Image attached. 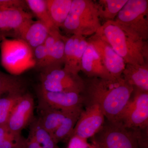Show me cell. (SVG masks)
<instances>
[{
  "mask_svg": "<svg viewBox=\"0 0 148 148\" xmlns=\"http://www.w3.org/2000/svg\"><path fill=\"white\" fill-rule=\"evenodd\" d=\"M0 8L19 9L26 11L29 9L25 0H0Z\"/></svg>",
  "mask_w": 148,
  "mask_h": 148,
  "instance_id": "obj_29",
  "label": "cell"
},
{
  "mask_svg": "<svg viewBox=\"0 0 148 148\" xmlns=\"http://www.w3.org/2000/svg\"><path fill=\"white\" fill-rule=\"evenodd\" d=\"M25 85L24 81L18 75L0 71V98L10 93L24 92Z\"/></svg>",
  "mask_w": 148,
  "mask_h": 148,
  "instance_id": "obj_23",
  "label": "cell"
},
{
  "mask_svg": "<svg viewBox=\"0 0 148 148\" xmlns=\"http://www.w3.org/2000/svg\"><path fill=\"white\" fill-rule=\"evenodd\" d=\"M51 18L56 28L60 29L68 16L73 0H47Z\"/></svg>",
  "mask_w": 148,
  "mask_h": 148,
  "instance_id": "obj_21",
  "label": "cell"
},
{
  "mask_svg": "<svg viewBox=\"0 0 148 148\" xmlns=\"http://www.w3.org/2000/svg\"><path fill=\"white\" fill-rule=\"evenodd\" d=\"M38 119L43 127L51 135L58 128L65 118L72 112H65L49 107L38 101Z\"/></svg>",
  "mask_w": 148,
  "mask_h": 148,
  "instance_id": "obj_18",
  "label": "cell"
},
{
  "mask_svg": "<svg viewBox=\"0 0 148 148\" xmlns=\"http://www.w3.org/2000/svg\"><path fill=\"white\" fill-rule=\"evenodd\" d=\"M122 77L134 88L148 92V65L126 64Z\"/></svg>",
  "mask_w": 148,
  "mask_h": 148,
  "instance_id": "obj_19",
  "label": "cell"
},
{
  "mask_svg": "<svg viewBox=\"0 0 148 148\" xmlns=\"http://www.w3.org/2000/svg\"><path fill=\"white\" fill-rule=\"evenodd\" d=\"M28 8L32 11L38 20L42 22L49 29L50 32L56 29L51 18L47 0H25Z\"/></svg>",
  "mask_w": 148,
  "mask_h": 148,
  "instance_id": "obj_24",
  "label": "cell"
},
{
  "mask_svg": "<svg viewBox=\"0 0 148 148\" xmlns=\"http://www.w3.org/2000/svg\"><path fill=\"white\" fill-rule=\"evenodd\" d=\"M82 110L70 113L65 118L58 128L51 135L56 144L62 141H69L73 135L75 126L81 114Z\"/></svg>",
  "mask_w": 148,
  "mask_h": 148,
  "instance_id": "obj_20",
  "label": "cell"
},
{
  "mask_svg": "<svg viewBox=\"0 0 148 148\" xmlns=\"http://www.w3.org/2000/svg\"><path fill=\"white\" fill-rule=\"evenodd\" d=\"M93 137L101 148H136L134 136L120 123L108 121Z\"/></svg>",
  "mask_w": 148,
  "mask_h": 148,
  "instance_id": "obj_7",
  "label": "cell"
},
{
  "mask_svg": "<svg viewBox=\"0 0 148 148\" xmlns=\"http://www.w3.org/2000/svg\"><path fill=\"white\" fill-rule=\"evenodd\" d=\"M89 104L82 112L72 135L86 140L93 137L105 123V116L99 106L94 103Z\"/></svg>",
  "mask_w": 148,
  "mask_h": 148,
  "instance_id": "obj_11",
  "label": "cell"
},
{
  "mask_svg": "<svg viewBox=\"0 0 148 148\" xmlns=\"http://www.w3.org/2000/svg\"><path fill=\"white\" fill-rule=\"evenodd\" d=\"M66 38L58 31L49 33L44 43L48 53L45 68L62 66L64 64V48Z\"/></svg>",
  "mask_w": 148,
  "mask_h": 148,
  "instance_id": "obj_17",
  "label": "cell"
},
{
  "mask_svg": "<svg viewBox=\"0 0 148 148\" xmlns=\"http://www.w3.org/2000/svg\"><path fill=\"white\" fill-rule=\"evenodd\" d=\"M127 0H100L98 5L100 18L105 21L114 20Z\"/></svg>",
  "mask_w": 148,
  "mask_h": 148,
  "instance_id": "obj_25",
  "label": "cell"
},
{
  "mask_svg": "<svg viewBox=\"0 0 148 148\" xmlns=\"http://www.w3.org/2000/svg\"><path fill=\"white\" fill-rule=\"evenodd\" d=\"M87 40L97 51L109 73L114 77H121L126 64L108 43L96 33Z\"/></svg>",
  "mask_w": 148,
  "mask_h": 148,
  "instance_id": "obj_12",
  "label": "cell"
},
{
  "mask_svg": "<svg viewBox=\"0 0 148 148\" xmlns=\"http://www.w3.org/2000/svg\"><path fill=\"white\" fill-rule=\"evenodd\" d=\"M118 123L127 129L147 127L148 92L137 89L134 98L128 102Z\"/></svg>",
  "mask_w": 148,
  "mask_h": 148,
  "instance_id": "obj_8",
  "label": "cell"
},
{
  "mask_svg": "<svg viewBox=\"0 0 148 148\" xmlns=\"http://www.w3.org/2000/svg\"><path fill=\"white\" fill-rule=\"evenodd\" d=\"M0 45L2 65L11 75H18L36 66L33 51L24 41L5 37Z\"/></svg>",
  "mask_w": 148,
  "mask_h": 148,
  "instance_id": "obj_4",
  "label": "cell"
},
{
  "mask_svg": "<svg viewBox=\"0 0 148 148\" xmlns=\"http://www.w3.org/2000/svg\"><path fill=\"white\" fill-rule=\"evenodd\" d=\"M33 56L36 62L35 67L42 70L46 67L48 53L44 45L37 47L33 50Z\"/></svg>",
  "mask_w": 148,
  "mask_h": 148,
  "instance_id": "obj_28",
  "label": "cell"
},
{
  "mask_svg": "<svg viewBox=\"0 0 148 148\" xmlns=\"http://www.w3.org/2000/svg\"><path fill=\"white\" fill-rule=\"evenodd\" d=\"M24 148H43V147L33 138L29 137L26 140Z\"/></svg>",
  "mask_w": 148,
  "mask_h": 148,
  "instance_id": "obj_31",
  "label": "cell"
},
{
  "mask_svg": "<svg viewBox=\"0 0 148 148\" xmlns=\"http://www.w3.org/2000/svg\"><path fill=\"white\" fill-rule=\"evenodd\" d=\"M88 42L85 37L73 35L67 37L64 48V68L67 71L78 75L81 71L82 59Z\"/></svg>",
  "mask_w": 148,
  "mask_h": 148,
  "instance_id": "obj_13",
  "label": "cell"
},
{
  "mask_svg": "<svg viewBox=\"0 0 148 148\" xmlns=\"http://www.w3.org/2000/svg\"><path fill=\"white\" fill-rule=\"evenodd\" d=\"M34 108L33 96L25 92L14 106L5 127L13 134L21 135L23 130L29 126L35 118Z\"/></svg>",
  "mask_w": 148,
  "mask_h": 148,
  "instance_id": "obj_9",
  "label": "cell"
},
{
  "mask_svg": "<svg viewBox=\"0 0 148 148\" xmlns=\"http://www.w3.org/2000/svg\"><path fill=\"white\" fill-rule=\"evenodd\" d=\"M81 71L89 78L107 79L115 78L108 71L97 51L89 43L82 56Z\"/></svg>",
  "mask_w": 148,
  "mask_h": 148,
  "instance_id": "obj_15",
  "label": "cell"
},
{
  "mask_svg": "<svg viewBox=\"0 0 148 148\" xmlns=\"http://www.w3.org/2000/svg\"><path fill=\"white\" fill-rule=\"evenodd\" d=\"M148 15L147 0H127L114 21L137 33L147 41Z\"/></svg>",
  "mask_w": 148,
  "mask_h": 148,
  "instance_id": "obj_6",
  "label": "cell"
},
{
  "mask_svg": "<svg viewBox=\"0 0 148 148\" xmlns=\"http://www.w3.org/2000/svg\"><path fill=\"white\" fill-rule=\"evenodd\" d=\"M84 81V98L98 105L108 121L118 123L134 88L122 77L110 79L89 78Z\"/></svg>",
  "mask_w": 148,
  "mask_h": 148,
  "instance_id": "obj_1",
  "label": "cell"
},
{
  "mask_svg": "<svg viewBox=\"0 0 148 148\" xmlns=\"http://www.w3.org/2000/svg\"><path fill=\"white\" fill-rule=\"evenodd\" d=\"M108 43L126 64H148L147 41L114 20L105 21L96 32Z\"/></svg>",
  "mask_w": 148,
  "mask_h": 148,
  "instance_id": "obj_2",
  "label": "cell"
},
{
  "mask_svg": "<svg viewBox=\"0 0 148 148\" xmlns=\"http://www.w3.org/2000/svg\"><path fill=\"white\" fill-rule=\"evenodd\" d=\"M39 86L50 92H83L84 81L79 75L66 71L62 66L48 67L41 70Z\"/></svg>",
  "mask_w": 148,
  "mask_h": 148,
  "instance_id": "obj_5",
  "label": "cell"
},
{
  "mask_svg": "<svg viewBox=\"0 0 148 148\" xmlns=\"http://www.w3.org/2000/svg\"><path fill=\"white\" fill-rule=\"evenodd\" d=\"M26 140L10 132L5 125L0 126V148H24Z\"/></svg>",
  "mask_w": 148,
  "mask_h": 148,
  "instance_id": "obj_27",
  "label": "cell"
},
{
  "mask_svg": "<svg viewBox=\"0 0 148 148\" xmlns=\"http://www.w3.org/2000/svg\"><path fill=\"white\" fill-rule=\"evenodd\" d=\"M87 140L76 135H72L69 140L67 148H90Z\"/></svg>",
  "mask_w": 148,
  "mask_h": 148,
  "instance_id": "obj_30",
  "label": "cell"
},
{
  "mask_svg": "<svg viewBox=\"0 0 148 148\" xmlns=\"http://www.w3.org/2000/svg\"><path fill=\"white\" fill-rule=\"evenodd\" d=\"M24 93H10L0 98V126L6 125L14 106Z\"/></svg>",
  "mask_w": 148,
  "mask_h": 148,
  "instance_id": "obj_26",
  "label": "cell"
},
{
  "mask_svg": "<svg viewBox=\"0 0 148 148\" xmlns=\"http://www.w3.org/2000/svg\"><path fill=\"white\" fill-rule=\"evenodd\" d=\"M10 36V34L6 32H0V43L2 41L4 38Z\"/></svg>",
  "mask_w": 148,
  "mask_h": 148,
  "instance_id": "obj_32",
  "label": "cell"
},
{
  "mask_svg": "<svg viewBox=\"0 0 148 148\" xmlns=\"http://www.w3.org/2000/svg\"><path fill=\"white\" fill-rule=\"evenodd\" d=\"M90 148H101L96 143L92 141V144L90 145Z\"/></svg>",
  "mask_w": 148,
  "mask_h": 148,
  "instance_id": "obj_33",
  "label": "cell"
},
{
  "mask_svg": "<svg viewBox=\"0 0 148 148\" xmlns=\"http://www.w3.org/2000/svg\"><path fill=\"white\" fill-rule=\"evenodd\" d=\"M50 33L47 27L42 22L31 20L14 36V38L24 41L32 51L44 44Z\"/></svg>",
  "mask_w": 148,
  "mask_h": 148,
  "instance_id": "obj_16",
  "label": "cell"
},
{
  "mask_svg": "<svg viewBox=\"0 0 148 148\" xmlns=\"http://www.w3.org/2000/svg\"><path fill=\"white\" fill-rule=\"evenodd\" d=\"M29 137L36 140L43 148H58L52 135L43 127L38 117H35L29 125Z\"/></svg>",
  "mask_w": 148,
  "mask_h": 148,
  "instance_id": "obj_22",
  "label": "cell"
},
{
  "mask_svg": "<svg viewBox=\"0 0 148 148\" xmlns=\"http://www.w3.org/2000/svg\"><path fill=\"white\" fill-rule=\"evenodd\" d=\"M33 14L27 11L14 8H0V32L15 35L31 20Z\"/></svg>",
  "mask_w": 148,
  "mask_h": 148,
  "instance_id": "obj_14",
  "label": "cell"
},
{
  "mask_svg": "<svg viewBox=\"0 0 148 148\" xmlns=\"http://www.w3.org/2000/svg\"><path fill=\"white\" fill-rule=\"evenodd\" d=\"M101 25L96 3L91 0H73L69 14L61 28L66 34L86 38L96 34Z\"/></svg>",
  "mask_w": 148,
  "mask_h": 148,
  "instance_id": "obj_3",
  "label": "cell"
},
{
  "mask_svg": "<svg viewBox=\"0 0 148 148\" xmlns=\"http://www.w3.org/2000/svg\"><path fill=\"white\" fill-rule=\"evenodd\" d=\"M38 101L53 108L71 112L82 110L85 101L81 93L75 92H50L41 88L36 90Z\"/></svg>",
  "mask_w": 148,
  "mask_h": 148,
  "instance_id": "obj_10",
  "label": "cell"
}]
</instances>
